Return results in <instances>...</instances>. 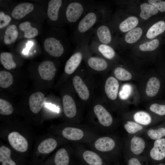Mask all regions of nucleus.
<instances>
[{"instance_id": "f257e3e1", "label": "nucleus", "mask_w": 165, "mask_h": 165, "mask_svg": "<svg viewBox=\"0 0 165 165\" xmlns=\"http://www.w3.org/2000/svg\"><path fill=\"white\" fill-rule=\"evenodd\" d=\"M95 6L89 10L76 24L73 33V38L77 45L91 35L92 28L97 23H100V15Z\"/></svg>"}, {"instance_id": "f03ea898", "label": "nucleus", "mask_w": 165, "mask_h": 165, "mask_svg": "<svg viewBox=\"0 0 165 165\" xmlns=\"http://www.w3.org/2000/svg\"><path fill=\"white\" fill-rule=\"evenodd\" d=\"M96 4L91 0L72 1L68 4L65 11L67 21L76 24Z\"/></svg>"}, {"instance_id": "7ed1b4c3", "label": "nucleus", "mask_w": 165, "mask_h": 165, "mask_svg": "<svg viewBox=\"0 0 165 165\" xmlns=\"http://www.w3.org/2000/svg\"><path fill=\"white\" fill-rule=\"evenodd\" d=\"M98 24L93 30L92 40L106 45L109 44L112 40V36L109 27L102 22Z\"/></svg>"}, {"instance_id": "20e7f679", "label": "nucleus", "mask_w": 165, "mask_h": 165, "mask_svg": "<svg viewBox=\"0 0 165 165\" xmlns=\"http://www.w3.org/2000/svg\"><path fill=\"white\" fill-rule=\"evenodd\" d=\"M44 47L50 55L55 57L61 56L64 51V48L60 41L53 37L46 39L44 42Z\"/></svg>"}, {"instance_id": "39448f33", "label": "nucleus", "mask_w": 165, "mask_h": 165, "mask_svg": "<svg viewBox=\"0 0 165 165\" xmlns=\"http://www.w3.org/2000/svg\"><path fill=\"white\" fill-rule=\"evenodd\" d=\"M8 138L10 145L16 151L23 152L27 150L28 143L27 140L18 132L14 131L10 133Z\"/></svg>"}, {"instance_id": "423d86ee", "label": "nucleus", "mask_w": 165, "mask_h": 165, "mask_svg": "<svg viewBox=\"0 0 165 165\" xmlns=\"http://www.w3.org/2000/svg\"><path fill=\"white\" fill-rule=\"evenodd\" d=\"M90 50L101 54L105 58L112 59L115 56V52L110 45L98 42L92 40L89 45Z\"/></svg>"}, {"instance_id": "0eeeda50", "label": "nucleus", "mask_w": 165, "mask_h": 165, "mask_svg": "<svg viewBox=\"0 0 165 165\" xmlns=\"http://www.w3.org/2000/svg\"><path fill=\"white\" fill-rule=\"evenodd\" d=\"M57 69L53 62L46 61L42 63L38 67V71L41 78L50 80L54 77Z\"/></svg>"}, {"instance_id": "6e6552de", "label": "nucleus", "mask_w": 165, "mask_h": 165, "mask_svg": "<svg viewBox=\"0 0 165 165\" xmlns=\"http://www.w3.org/2000/svg\"><path fill=\"white\" fill-rule=\"evenodd\" d=\"M46 98L44 94L40 92L32 94L29 99V107L31 112L35 114L38 113L45 103Z\"/></svg>"}, {"instance_id": "1a4fd4ad", "label": "nucleus", "mask_w": 165, "mask_h": 165, "mask_svg": "<svg viewBox=\"0 0 165 165\" xmlns=\"http://www.w3.org/2000/svg\"><path fill=\"white\" fill-rule=\"evenodd\" d=\"M94 112L100 123L104 127L110 126L113 122L111 115L102 105H97L94 108Z\"/></svg>"}, {"instance_id": "9d476101", "label": "nucleus", "mask_w": 165, "mask_h": 165, "mask_svg": "<svg viewBox=\"0 0 165 165\" xmlns=\"http://www.w3.org/2000/svg\"><path fill=\"white\" fill-rule=\"evenodd\" d=\"M150 155L153 159L157 161L161 160L165 157V138L155 140Z\"/></svg>"}, {"instance_id": "9b49d317", "label": "nucleus", "mask_w": 165, "mask_h": 165, "mask_svg": "<svg viewBox=\"0 0 165 165\" xmlns=\"http://www.w3.org/2000/svg\"><path fill=\"white\" fill-rule=\"evenodd\" d=\"M119 84L114 77H110L106 80L105 87V92L109 98L112 100L117 97Z\"/></svg>"}, {"instance_id": "f8f14e48", "label": "nucleus", "mask_w": 165, "mask_h": 165, "mask_svg": "<svg viewBox=\"0 0 165 165\" xmlns=\"http://www.w3.org/2000/svg\"><path fill=\"white\" fill-rule=\"evenodd\" d=\"M34 6L31 3L26 2L20 3L14 7L11 15L15 19H20L32 12Z\"/></svg>"}, {"instance_id": "ddd939ff", "label": "nucleus", "mask_w": 165, "mask_h": 165, "mask_svg": "<svg viewBox=\"0 0 165 165\" xmlns=\"http://www.w3.org/2000/svg\"><path fill=\"white\" fill-rule=\"evenodd\" d=\"M94 147L98 151L107 152L112 150L115 146V142L113 139L108 137L99 138L94 143Z\"/></svg>"}, {"instance_id": "4468645a", "label": "nucleus", "mask_w": 165, "mask_h": 165, "mask_svg": "<svg viewBox=\"0 0 165 165\" xmlns=\"http://www.w3.org/2000/svg\"><path fill=\"white\" fill-rule=\"evenodd\" d=\"M62 101L64 115L69 118L74 117L76 115L77 109L73 98L69 95H65L63 97Z\"/></svg>"}, {"instance_id": "2eb2a0df", "label": "nucleus", "mask_w": 165, "mask_h": 165, "mask_svg": "<svg viewBox=\"0 0 165 165\" xmlns=\"http://www.w3.org/2000/svg\"><path fill=\"white\" fill-rule=\"evenodd\" d=\"M73 84L80 97L84 100H87L90 96L89 91L81 78L77 75L75 76L73 79Z\"/></svg>"}, {"instance_id": "dca6fc26", "label": "nucleus", "mask_w": 165, "mask_h": 165, "mask_svg": "<svg viewBox=\"0 0 165 165\" xmlns=\"http://www.w3.org/2000/svg\"><path fill=\"white\" fill-rule=\"evenodd\" d=\"M63 136L71 141H77L82 139L84 134L81 129L76 127H67L63 129L62 132Z\"/></svg>"}, {"instance_id": "f3484780", "label": "nucleus", "mask_w": 165, "mask_h": 165, "mask_svg": "<svg viewBox=\"0 0 165 165\" xmlns=\"http://www.w3.org/2000/svg\"><path fill=\"white\" fill-rule=\"evenodd\" d=\"M63 1L61 0H51L48 4L47 13L48 17L52 21L57 20L59 13L62 6Z\"/></svg>"}, {"instance_id": "a211bd4d", "label": "nucleus", "mask_w": 165, "mask_h": 165, "mask_svg": "<svg viewBox=\"0 0 165 165\" xmlns=\"http://www.w3.org/2000/svg\"><path fill=\"white\" fill-rule=\"evenodd\" d=\"M87 63L91 68L96 71H101L106 69L108 64L104 59L97 57H90L87 60Z\"/></svg>"}, {"instance_id": "6ab92c4d", "label": "nucleus", "mask_w": 165, "mask_h": 165, "mask_svg": "<svg viewBox=\"0 0 165 165\" xmlns=\"http://www.w3.org/2000/svg\"><path fill=\"white\" fill-rule=\"evenodd\" d=\"M57 142L54 139L49 138L46 139L39 145L38 151L43 154L49 153L53 151L56 148Z\"/></svg>"}, {"instance_id": "aec40b11", "label": "nucleus", "mask_w": 165, "mask_h": 165, "mask_svg": "<svg viewBox=\"0 0 165 165\" xmlns=\"http://www.w3.org/2000/svg\"><path fill=\"white\" fill-rule=\"evenodd\" d=\"M145 145V141L142 138L134 136L130 141V151L135 155L140 154L144 151Z\"/></svg>"}, {"instance_id": "412c9836", "label": "nucleus", "mask_w": 165, "mask_h": 165, "mask_svg": "<svg viewBox=\"0 0 165 165\" xmlns=\"http://www.w3.org/2000/svg\"><path fill=\"white\" fill-rule=\"evenodd\" d=\"M160 82L156 77L150 78L146 86L145 92L149 97L155 96L158 93L160 87Z\"/></svg>"}, {"instance_id": "4be33fe9", "label": "nucleus", "mask_w": 165, "mask_h": 165, "mask_svg": "<svg viewBox=\"0 0 165 165\" xmlns=\"http://www.w3.org/2000/svg\"><path fill=\"white\" fill-rule=\"evenodd\" d=\"M165 31V22L163 21L157 22L152 25L148 30L146 37L149 39H152Z\"/></svg>"}, {"instance_id": "5701e85b", "label": "nucleus", "mask_w": 165, "mask_h": 165, "mask_svg": "<svg viewBox=\"0 0 165 165\" xmlns=\"http://www.w3.org/2000/svg\"><path fill=\"white\" fill-rule=\"evenodd\" d=\"M18 35L16 26L14 24L9 26L6 29L4 37V43L10 45L13 43L17 39Z\"/></svg>"}, {"instance_id": "b1692460", "label": "nucleus", "mask_w": 165, "mask_h": 165, "mask_svg": "<svg viewBox=\"0 0 165 165\" xmlns=\"http://www.w3.org/2000/svg\"><path fill=\"white\" fill-rule=\"evenodd\" d=\"M141 12L140 16L147 20L153 15L157 14L158 10L153 6L148 3H143L140 5Z\"/></svg>"}, {"instance_id": "393cba45", "label": "nucleus", "mask_w": 165, "mask_h": 165, "mask_svg": "<svg viewBox=\"0 0 165 165\" xmlns=\"http://www.w3.org/2000/svg\"><path fill=\"white\" fill-rule=\"evenodd\" d=\"M138 20L137 17L130 16L120 23L119 29L122 32H127L135 28L138 25Z\"/></svg>"}, {"instance_id": "a878e982", "label": "nucleus", "mask_w": 165, "mask_h": 165, "mask_svg": "<svg viewBox=\"0 0 165 165\" xmlns=\"http://www.w3.org/2000/svg\"><path fill=\"white\" fill-rule=\"evenodd\" d=\"M20 30L24 32V37L26 38H32L38 34V30L31 26V23L28 21L21 23L19 25Z\"/></svg>"}, {"instance_id": "bb28decb", "label": "nucleus", "mask_w": 165, "mask_h": 165, "mask_svg": "<svg viewBox=\"0 0 165 165\" xmlns=\"http://www.w3.org/2000/svg\"><path fill=\"white\" fill-rule=\"evenodd\" d=\"M84 160L90 165H102V161L96 153L90 150L84 151L82 154Z\"/></svg>"}, {"instance_id": "cd10ccee", "label": "nucleus", "mask_w": 165, "mask_h": 165, "mask_svg": "<svg viewBox=\"0 0 165 165\" xmlns=\"http://www.w3.org/2000/svg\"><path fill=\"white\" fill-rule=\"evenodd\" d=\"M11 151L10 149L5 146L0 148V162L1 165H16L11 157Z\"/></svg>"}, {"instance_id": "c85d7f7f", "label": "nucleus", "mask_w": 165, "mask_h": 165, "mask_svg": "<svg viewBox=\"0 0 165 165\" xmlns=\"http://www.w3.org/2000/svg\"><path fill=\"white\" fill-rule=\"evenodd\" d=\"M54 162L55 165H68L69 157L65 149L61 148L57 151L54 158Z\"/></svg>"}, {"instance_id": "c756f323", "label": "nucleus", "mask_w": 165, "mask_h": 165, "mask_svg": "<svg viewBox=\"0 0 165 165\" xmlns=\"http://www.w3.org/2000/svg\"><path fill=\"white\" fill-rule=\"evenodd\" d=\"M0 61L3 67L7 69H14L16 67V64L13 60L12 55L9 53H2L0 55Z\"/></svg>"}, {"instance_id": "7c9ffc66", "label": "nucleus", "mask_w": 165, "mask_h": 165, "mask_svg": "<svg viewBox=\"0 0 165 165\" xmlns=\"http://www.w3.org/2000/svg\"><path fill=\"white\" fill-rule=\"evenodd\" d=\"M142 32V30L140 28H135L126 34L124 38L125 41L130 44L135 43L140 38Z\"/></svg>"}, {"instance_id": "2f4dec72", "label": "nucleus", "mask_w": 165, "mask_h": 165, "mask_svg": "<svg viewBox=\"0 0 165 165\" xmlns=\"http://www.w3.org/2000/svg\"><path fill=\"white\" fill-rule=\"evenodd\" d=\"M134 119L137 123L144 125L149 124L152 121L150 115L144 111L136 112L134 116Z\"/></svg>"}, {"instance_id": "473e14b6", "label": "nucleus", "mask_w": 165, "mask_h": 165, "mask_svg": "<svg viewBox=\"0 0 165 165\" xmlns=\"http://www.w3.org/2000/svg\"><path fill=\"white\" fill-rule=\"evenodd\" d=\"M13 77L9 72L2 71L0 72V86L6 88L10 86L13 83Z\"/></svg>"}, {"instance_id": "72a5a7b5", "label": "nucleus", "mask_w": 165, "mask_h": 165, "mask_svg": "<svg viewBox=\"0 0 165 165\" xmlns=\"http://www.w3.org/2000/svg\"><path fill=\"white\" fill-rule=\"evenodd\" d=\"M114 74L116 77L121 81H127L132 78L131 74L125 69L121 67H117L114 70Z\"/></svg>"}, {"instance_id": "f704fd0d", "label": "nucleus", "mask_w": 165, "mask_h": 165, "mask_svg": "<svg viewBox=\"0 0 165 165\" xmlns=\"http://www.w3.org/2000/svg\"><path fill=\"white\" fill-rule=\"evenodd\" d=\"M13 111V108L12 105L8 101L0 99V114L4 115H9Z\"/></svg>"}, {"instance_id": "c9c22d12", "label": "nucleus", "mask_w": 165, "mask_h": 165, "mask_svg": "<svg viewBox=\"0 0 165 165\" xmlns=\"http://www.w3.org/2000/svg\"><path fill=\"white\" fill-rule=\"evenodd\" d=\"M159 45V42L157 39H154L150 42H146L140 45V50L143 51H151L156 49Z\"/></svg>"}, {"instance_id": "e433bc0d", "label": "nucleus", "mask_w": 165, "mask_h": 165, "mask_svg": "<svg viewBox=\"0 0 165 165\" xmlns=\"http://www.w3.org/2000/svg\"><path fill=\"white\" fill-rule=\"evenodd\" d=\"M148 137L152 139L157 140L165 136V128L161 127L156 129H150L147 132Z\"/></svg>"}, {"instance_id": "4c0bfd02", "label": "nucleus", "mask_w": 165, "mask_h": 165, "mask_svg": "<svg viewBox=\"0 0 165 165\" xmlns=\"http://www.w3.org/2000/svg\"><path fill=\"white\" fill-rule=\"evenodd\" d=\"M126 131L130 134H134L141 130L143 127L138 123L131 121H128L124 126Z\"/></svg>"}, {"instance_id": "58836bf2", "label": "nucleus", "mask_w": 165, "mask_h": 165, "mask_svg": "<svg viewBox=\"0 0 165 165\" xmlns=\"http://www.w3.org/2000/svg\"><path fill=\"white\" fill-rule=\"evenodd\" d=\"M132 91L131 86L129 84H125L123 86L119 92V97L122 100H126L131 94Z\"/></svg>"}, {"instance_id": "ea45409f", "label": "nucleus", "mask_w": 165, "mask_h": 165, "mask_svg": "<svg viewBox=\"0 0 165 165\" xmlns=\"http://www.w3.org/2000/svg\"><path fill=\"white\" fill-rule=\"evenodd\" d=\"M152 112L161 116L165 115V105L154 103L150 107Z\"/></svg>"}, {"instance_id": "a19ab883", "label": "nucleus", "mask_w": 165, "mask_h": 165, "mask_svg": "<svg viewBox=\"0 0 165 165\" xmlns=\"http://www.w3.org/2000/svg\"><path fill=\"white\" fill-rule=\"evenodd\" d=\"M11 20V17L5 15L2 11L0 12V28L2 29L7 26Z\"/></svg>"}, {"instance_id": "79ce46f5", "label": "nucleus", "mask_w": 165, "mask_h": 165, "mask_svg": "<svg viewBox=\"0 0 165 165\" xmlns=\"http://www.w3.org/2000/svg\"><path fill=\"white\" fill-rule=\"evenodd\" d=\"M148 3L161 12L165 11V1L159 0H149Z\"/></svg>"}, {"instance_id": "37998d69", "label": "nucleus", "mask_w": 165, "mask_h": 165, "mask_svg": "<svg viewBox=\"0 0 165 165\" xmlns=\"http://www.w3.org/2000/svg\"><path fill=\"white\" fill-rule=\"evenodd\" d=\"M46 108L50 110L58 113L60 111V108L56 105L51 103H45L44 104Z\"/></svg>"}, {"instance_id": "c03bdc74", "label": "nucleus", "mask_w": 165, "mask_h": 165, "mask_svg": "<svg viewBox=\"0 0 165 165\" xmlns=\"http://www.w3.org/2000/svg\"><path fill=\"white\" fill-rule=\"evenodd\" d=\"M129 165H141L139 161L136 158H132L128 161Z\"/></svg>"}, {"instance_id": "a18cd8bd", "label": "nucleus", "mask_w": 165, "mask_h": 165, "mask_svg": "<svg viewBox=\"0 0 165 165\" xmlns=\"http://www.w3.org/2000/svg\"><path fill=\"white\" fill-rule=\"evenodd\" d=\"M33 45V43L32 42L29 41L26 44V49L29 50Z\"/></svg>"}, {"instance_id": "49530a36", "label": "nucleus", "mask_w": 165, "mask_h": 165, "mask_svg": "<svg viewBox=\"0 0 165 165\" xmlns=\"http://www.w3.org/2000/svg\"><path fill=\"white\" fill-rule=\"evenodd\" d=\"M28 50H27L26 48L24 49L23 51V53L24 54H26L28 52Z\"/></svg>"}, {"instance_id": "de8ad7c7", "label": "nucleus", "mask_w": 165, "mask_h": 165, "mask_svg": "<svg viewBox=\"0 0 165 165\" xmlns=\"http://www.w3.org/2000/svg\"><path fill=\"white\" fill-rule=\"evenodd\" d=\"M159 165H163L160 164H159Z\"/></svg>"}]
</instances>
